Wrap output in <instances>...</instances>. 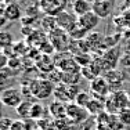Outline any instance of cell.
I'll return each instance as SVG.
<instances>
[{
  "label": "cell",
  "instance_id": "cell-1",
  "mask_svg": "<svg viewBox=\"0 0 130 130\" xmlns=\"http://www.w3.org/2000/svg\"><path fill=\"white\" fill-rule=\"evenodd\" d=\"M130 107V94L126 90H118L111 93L105 100V111L108 113H118Z\"/></svg>",
  "mask_w": 130,
  "mask_h": 130
},
{
  "label": "cell",
  "instance_id": "cell-2",
  "mask_svg": "<svg viewBox=\"0 0 130 130\" xmlns=\"http://www.w3.org/2000/svg\"><path fill=\"white\" fill-rule=\"evenodd\" d=\"M54 83L48 79H36L30 83V93L36 100H46L54 94Z\"/></svg>",
  "mask_w": 130,
  "mask_h": 130
},
{
  "label": "cell",
  "instance_id": "cell-3",
  "mask_svg": "<svg viewBox=\"0 0 130 130\" xmlns=\"http://www.w3.org/2000/svg\"><path fill=\"white\" fill-rule=\"evenodd\" d=\"M48 42L53 44V47L58 51H68L69 50V46H71V39L69 33L67 30L61 29V28H55L54 30H51L48 33Z\"/></svg>",
  "mask_w": 130,
  "mask_h": 130
},
{
  "label": "cell",
  "instance_id": "cell-4",
  "mask_svg": "<svg viewBox=\"0 0 130 130\" xmlns=\"http://www.w3.org/2000/svg\"><path fill=\"white\" fill-rule=\"evenodd\" d=\"M80 91L78 85H65V83H60L55 86L54 89V95L58 101L65 104L73 103L78 95V93Z\"/></svg>",
  "mask_w": 130,
  "mask_h": 130
},
{
  "label": "cell",
  "instance_id": "cell-5",
  "mask_svg": "<svg viewBox=\"0 0 130 130\" xmlns=\"http://www.w3.org/2000/svg\"><path fill=\"white\" fill-rule=\"evenodd\" d=\"M24 101L22 91L17 87H7L0 93V103L11 108H18Z\"/></svg>",
  "mask_w": 130,
  "mask_h": 130
},
{
  "label": "cell",
  "instance_id": "cell-6",
  "mask_svg": "<svg viewBox=\"0 0 130 130\" xmlns=\"http://www.w3.org/2000/svg\"><path fill=\"white\" fill-rule=\"evenodd\" d=\"M90 94L95 98L107 100V97L111 94V87L104 76H97L90 82Z\"/></svg>",
  "mask_w": 130,
  "mask_h": 130
},
{
  "label": "cell",
  "instance_id": "cell-7",
  "mask_svg": "<svg viewBox=\"0 0 130 130\" xmlns=\"http://www.w3.org/2000/svg\"><path fill=\"white\" fill-rule=\"evenodd\" d=\"M89 116H90V113L87 112L86 108L79 107V105L75 104V103L67 104V118L73 123V125H80V123H83Z\"/></svg>",
  "mask_w": 130,
  "mask_h": 130
},
{
  "label": "cell",
  "instance_id": "cell-8",
  "mask_svg": "<svg viewBox=\"0 0 130 130\" xmlns=\"http://www.w3.org/2000/svg\"><path fill=\"white\" fill-rule=\"evenodd\" d=\"M55 21H57V26L61 29L67 30L68 33L78 25V15L75 13H69V11L62 10L61 13L55 15Z\"/></svg>",
  "mask_w": 130,
  "mask_h": 130
},
{
  "label": "cell",
  "instance_id": "cell-9",
  "mask_svg": "<svg viewBox=\"0 0 130 130\" xmlns=\"http://www.w3.org/2000/svg\"><path fill=\"white\" fill-rule=\"evenodd\" d=\"M55 68L60 69L61 72H80V67L76 64L73 55H69V53L62 54V57L55 62Z\"/></svg>",
  "mask_w": 130,
  "mask_h": 130
},
{
  "label": "cell",
  "instance_id": "cell-10",
  "mask_svg": "<svg viewBox=\"0 0 130 130\" xmlns=\"http://www.w3.org/2000/svg\"><path fill=\"white\" fill-rule=\"evenodd\" d=\"M78 24L82 29H85L87 33H90V32H94V29L98 26L100 18L93 13V11H89V13L78 17Z\"/></svg>",
  "mask_w": 130,
  "mask_h": 130
},
{
  "label": "cell",
  "instance_id": "cell-11",
  "mask_svg": "<svg viewBox=\"0 0 130 130\" xmlns=\"http://www.w3.org/2000/svg\"><path fill=\"white\" fill-rule=\"evenodd\" d=\"M112 10H113V6L109 0H95V2H93V13L100 20L109 17L112 14Z\"/></svg>",
  "mask_w": 130,
  "mask_h": 130
},
{
  "label": "cell",
  "instance_id": "cell-12",
  "mask_svg": "<svg viewBox=\"0 0 130 130\" xmlns=\"http://www.w3.org/2000/svg\"><path fill=\"white\" fill-rule=\"evenodd\" d=\"M86 42H87V46L89 48H90V53L94 51H100V50H105L104 47V42H105V36L103 33L100 32H90L87 33V36H86Z\"/></svg>",
  "mask_w": 130,
  "mask_h": 130
},
{
  "label": "cell",
  "instance_id": "cell-13",
  "mask_svg": "<svg viewBox=\"0 0 130 130\" xmlns=\"http://www.w3.org/2000/svg\"><path fill=\"white\" fill-rule=\"evenodd\" d=\"M40 8L47 15L55 17L58 13L62 11V4L60 0H42L40 2Z\"/></svg>",
  "mask_w": 130,
  "mask_h": 130
},
{
  "label": "cell",
  "instance_id": "cell-14",
  "mask_svg": "<svg viewBox=\"0 0 130 130\" xmlns=\"http://www.w3.org/2000/svg\"><path fill=\"white\" fill-rule=\"evenodd\" d=\"M103 58L105 61V64H107L108 67V71H112L115 69L118 61H119L120 58V50L119 47H113V48H109V50H105V53L103 54Z\"/></svg>",
  "mask_w": 130,
  "mask_h": 130
},
{
  "label": "cell",
  "instance_id": "cell-15",
  "mask_svg": "<svg viewBox=\"0 0 130 130\" xmlns=\"http://www.w3.org/2000/svg\"><path fill=\"white\" fill-rule=\"evenodd\" d=\"M3 15H4V18L7 21H18L21 20V17H22V10H21V7L17 4V3H10V4H7L4 8H3Z\"/></svg>",
  "mask_w": 130,
  "mask_h": 130
},
{
  "label": "cell",
  "instance_id": "cell-16",
  "mask_svg": "<svg viewBox=\"0 0 130 130\" xmlns=\"http://www.w3.org/2000/svg\"><path fill=\"white\" fill-rule=\"evenodd\" d=\"M48 113L54 118V119H60V118H65L67 116V104L61 103V101L55 100L48 105Z\"/></svg>",
  "mask_w": 130,
  "mask_h": 130
},
{
  "label": "cell",
  "instance_id": "cell-17",
  "mask_svg": "<svg viewBox=\"0 0 130 130\" xmlns=\"http://www.w3.org/2000/svg\"><path fill=\"white\" fill-rule=\"evenodd\" d=\"M86 109H87L89 113H90V116L95 118L97 115H100L101 112H104V111H105V100L93 97L91 101L89 103V105L86 107Z\"/></svg>",
  "mask_w": 130,
  "mask_h": 130
},
{
  "label": "cell",
  "instance_id": "cell-18",
  "mask_svg": "<svg viewBox=\"0 0 130 130\" xmlns=\"http://www.w3.org/2000/svg\"><path fill=\"white\" fill-rule=\"evenodd\" d=\"M104 78L107 79L108 85H109V87H111V93H112L113 85H118L120 87V83L125 79V75H123L122 72H119V71H116V69H112V71H108L104 75Z\"/></svg>",
  "mask_w": 130,
  "mask_h": 130
},
{
  "label": "cell",
  "instance_id": "cell-19",
  "mask_svg": "<svg viewBox=\"0 0 130 130\" xmlns=\"http://www.w3.org/2000/svg\"><path fill=\"white\" fill-rule=\"evenodd\" d=\"M72 10L78 17H80V15L89 13V11H93V3H90L89 0H75Z\"/></svg>",
  "mask_w": 130,
  "mask_h": 130
},
{
  "label": "cell",
  "instance_id": "cell-20",
  "mask_svg": "<svg viewBox=\"0 0 130 130\" xmlns=\"http://www.w3.org/2000/svg\"><path fill=\"white\" fill-rule=\"evenodd\" d=\"M48 113V109L44 108L40 103H33L32 107V113H30V119H44Z\"/></svg>",
  "mask_w": 130,
  "mask_h": 130
},
{
  "label": "cell",
  "instance_id": "cell-21",
  "mask_svg": "<svg viewBox=\"0 0 130 130\" xmlns=\"http://www.w3.org/2000/svg\"><path fill=\"white\" fill-rule=\"evenodd\" d=\"M14 46V36L7 30H0V48H10Z\"/></svg>",
  "mask_w": 130,
  "mask_h": 130
},
{
  "label": "cell",
  "instance_id": "cell-22",
  "mask_svg": "<svg viewBox=\"0 0 130 130\" xmlns=\"http://www.w3.org/2000/svg\"><path fill=\"white\" fill-rule=\"evenodd\" d=\"M91 98H93V95L90 94V91L80 90L78 93V95H76V98H75V101H73V103L78 104L79 107H82V108H86L89 105V103L91 101Z\"/></svg>",
  "mask_w": 130,
  "mask_h": 130
},
{
  "label": "cell",
  "instance_id": "cell-23",
  "mask_svg": "<svg viewBox=\"0 0 130 130\" xmlns=\"http://www.w3.org/2000/svg\"><path fill=\"white\" fill-rule=\"evenodd\" d=\"M32 107H33V103H30L28 100H24L20 107L15 108V109H17V113L21 118H26L28 119V118H30V113H32Z\"/></svg>",
  "mask_w": 130,
  "mask_h": 130
},
{
  "label": "cell",
  "instance_id": "cell-24",
  "mask_svg": "<svg viewBox=\"0 0 130 130\" xmlns=\"http://www.w3.org/2000/svg\"><path fill=\"white\" fill-rule=\"evenodd\" d=\"M73 58H75L76 64H78L80 68L89 67V65L91 64V61H93V55L90 54V53H80V54L73 55Z\"/></svg>",
  "mask_w": 130,
  "mask_h": 130
},
{
  "label": "cell",
  "instance_id": "cell-25",
  "mask_svg": "<svg viewBox=\"0 0 130 130\" xmlns=\"http://www.w3.org/2000/svg\"><path fill=\"white\" fill-rule=\"evenodd\" d=\"M80 72H62V83L65 85H78L80 80Z\"/></svg>",
  "mask_w": 130,
  "mask_h": 130
},
{
  "label": "cell",
  "instance_id": "cell-26",
  "mask_svg": "<svg viewBox=\"0 0 130 130\" xmlns=\"http://www.w3.org/2000/svg\"><path fill=\"white\" fill-rule=\"evenodd\" d=\"M42 26L44 28L48 33H50L51 30H54L55 28H58L57 26V21H55V17H53V15H46V17L42 20Z\"/></svg>",
  "mask_w": 130,
  "mask_h": 130
},
{
  "label": "cell",
  "instance_id": "cell-27",
  "mask_svg": "<svg viewBox=\"0 0 130 130\" xmlns=\"http://www.w3.org/2000/svg\"><path fill=\"white\" fill-rule=\"evenodd\" d=\"M72 125H73V123L71 122L67 116H65V118H60V119H54V127H55V130H69Z\"/></svg>",
  "mask_w": 130,
  "mask_h": 130
},
{
  "label": "cell",
  "instance_id": "cell-28",
  "mask_svg": "<svg viewBox=\"0 0 130 130\" xmlns=\"http://www.w3.org/2000/svg\"><path fill=\"white\" fill-rule=\"evenodd\" d=\"M80 75H82V78H85L86 80H89V82H91L93 79L97 78L94 71L90 68V65H89V67H85V68H80Z\"/></svg>",
  "mask_w": 130,
  "mask_h": 130
},
{
  "label": "cell",
  "instance_id": "cell-29",
  "mask_svg": "<svg viewBox=\"0 0 130 130\" xmlns=\"http://www.w3.org/2000/svg\"><path fill=\"white\" fill-rule=\"evenodd\" d=\"M118 115H119V118H120V120H122L123 125H125V126H130V107L125 108L123 111H120Z\"/></svg>",
  "mask_w": 130,
  "mask_h": 130
},
{
  "label": "cell",
  "instance_id": "cell-30",
  "mask_svg": "<svg viewBox=\"0 0 130 130\" xmlns=\"http://www.w3.org/2000/svg\"><path fill=\"white\" fill-rule=\"evenodd\" d=\"M10 130H28L26 129V122H22V120H17V122H13Z\"/></svg>",
  "mask_w": 130,
  "mask_h": 130
},
{
  "label": "cell",
  "instance_id": "cell-31",
  "mask_svg": "<svg viewBox=\"0 0 130 130\" xmlns=\"http://www.w3.org/2000/svg\"><path fill=\"white\" fill-rule=\"evenodd\" d=\"M8 60H10V58L6 54H3V51H0V69L8 67Z\"/></svg>",
  "mask_w": 130,
  "mask_h": 130
},
{
  "label": "cell",
  "instance_id": "cell-32",
  "mask_svg": "<svg viewBox=\"0 0 130 130\" xmlns=\"http://www.w3.org/2000/svg\"><path fill=\"white\" fill-rule=\"evenodd\" d=\"M94 130H111L107 125H103V123H95V129Z\"/></svg>",
  "mask_w": 130,
  "mask_h": 130
},
{
  "label": "cell",
  "instance_id": "cell-33",
  "mask_svg": "<svg viewBox=\"0 0 130 130\" xmlns=\"http://www.w3.org/2000/svg\"><path fill=\"white\" fill-rule=\"evenodd\" d=\"M6 22H7V20L4 18V15H3V13H0V28H2L3 25H4Z\"/></svg>",
  "mask_w": 130,
  "mask_h": 130
},
{
  "label": "cell",
  "instance_id": "cell-34",
  "mask_svg": "<svg viewBox=\"0 0 130 130\" xmlns=\"http://www.w3.org/2000/svg\"><path fill=\"white\" fill-rule=\"evenodd\" d=\"M0 2H3V0H0Z\"/></svg>",
  "mask_w": 130,
  "mask_h": 130
}]
</instances>
